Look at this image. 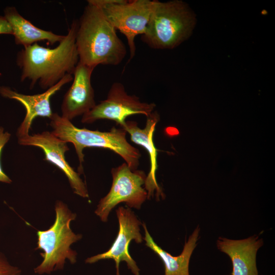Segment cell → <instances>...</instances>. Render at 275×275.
Instances as JSON below:
<instances>
[{"label":"cell","instance_id":"277c9868","mask_svg":"<svg viewBox=\"0 0 275 275\" xmlns=\"http://www.w3.org/2000/svg\"><path fill=\"white\" fill-rule=\"evenodd\" d=\"M51 132L66 143H72L79 161V172H82L84 161L83 150L87 147L107 149L119 155L132 170L138 169L141 153L139 150L127 141L126 131L113 127L109 131L91 130L75 127L71 122L57 113L50 118Z\"/></svg>","mask_w":275,"mask_h":275},{"label":"cell","instance_id":"5bb4252c","mask_svg":"<svg viewBox=\"0 0 275 275\" xmlns=\"http://www.w3.org/2000/svg\"><path fill=\"white\" fill-rule=\"evenodd\" d=\"M263 242L258 236L241 240L219 237L216 241L218 250L226 254L232 264V275H258L256 255Z\"/></svg>","mask_w":275,"mask_h":275},{"label":"cell","instance_id":"ba28073f","mask_svg":"<svg viewBox=\"0 0 275 275\" xmlns=\"http://www.w3.org/2000/svg\"><path fill=\"white\" fill-rule=\"evenodd\" d=\"M154 103L142 102L135 95L127 94L123 85L114 82L105 100L100 102L82 115L81 122L92 123L98 120L107 119L115 121L122 127L126 118L133 115L149 116L155 107Z\"/></svg>","mask_w":275,"mask_h":275},{"label":"cell","instance_id":"2e32d148","mask_svg":"<svg viewBox=\"0 0 275 275\" xmlns=\"http://www.w3.org/2000/svg\"><path fill=\"white\" fill-rule=\"evenodd\" d=\"M5 18L10 24L15 43L23 47L31 45L38 41H46L50 45L61 42L65 35L54 34L51 31L40 29L22 17L14 7H7Z\"/></svg>","mask_w":275,"mask_h":275},{"label":"cell","instance_id":"9a60e30c","mask_svg":"<svg viewBox=\"0 0 275 275\" xmlns=\"http://www.w3.org/2000/svg\"><path fill=\"white\" fill-rule=\"evenodd\" d=\"M142 226L145 231L143 239L145 241V245L156 254L162 261L164 266V275H189V260L193 251L197 246L200 228L198 226L188 240L185 241L181 254L173 256L155 243L145 223L142 224Z\"/></svg>","mask_w":275,"mask_h":275},{"label":"cell","instance_id":"6da1fadb","mask_svg":"<svg viewBox=\"0 0 275 275\" xmlns=\"http://www.w3.org/2000/svg\"><path fill=\"white\" fill-rule=\"evenodd\" d=\"M78 20H74L64 39L54 48L37 43L23 47L18 53L17 64L21 69V80L30 81L32 88L38 83L48 89L65 75H73L79 62L75 44Z\"/></svg>","mask_w":275,"mask_h":275},{"label":"cell","instance_id":"8992f818","mask_svg":"<svg viewBox=\"0 0 275 275\" xmlns=\"http://www.w3.org/2000/svg\"><path fill=\"white\" fill-rule=\"evenodd\" d=\"M99 7L116 30L126 37L129 50L128 62L135 54V38L146 30L152 10L150 0H90Z\"/></svg>","mask_w":275,"mask_h":275},{"label":"cell","instance_id":"30bf717a","mask_svg":"<svg viewBox=\"0 0 275 275\" xmlns=\"http://www.w3.org/2000/svg\"><path fill=\"white\" fill-rule=\"evenodd\" d=\"M18 143L23 146L41 148L45 155L44 159L55 165L65 174L74 193L82 198L89 197L87 186L79 174L65 159V153L69 150L67 143L48 131L18 138Z\"/></svg>","mask_w":275,"mask_h":275},{"label":"cell","instance_id":"e0dca14e","mask_svg":"<svg viewBox=\"0 0 275 275\" xmlns=\"http://www.w3.org/2000/svg\"><path fill=\"white\" fill-rule=\"evenodd\" d=\"M21 270L12 265L0 252V275H20Z\"/></svg>","mask_w":275,"mask_h":275},{"label":"cell","instance_id":"5b68a950","mask_svg":"<svg viewBox=\"0 0 275 275\" xmlns=\"http://www.w3.org/2000/svg\"><path fill=\"white\" fill-rule=\"evenodd\" d=\"M55 212L53 225L37 233V249L43 251L40 253L42 261L34 268L35 273L39 274L63 269L67 259L72 264L76 262L77 253L70 248L82 238L81 234H76L70 228V223L75 220L76 214L61 201L56 202Z\"/></svg>","mask_w":275,"mask_h":275},{"label":"cell","instance_id":"4fadbf2b","mask_svg":"<svg viewBox=\"0 0 275 275\" xmlns=\"http://www.w3.org/2000/svg\"><path fill=\"white\" fill-rule=\"evenodd\" d=\"M159 116L156 112H153L147 117L146 125L141 128L138 123L133 121H126L124 125L121 127L130 136L131 141L135 144L144 147L148 152L150 159V170L146 175L144 188L147 192V199L154 196L156 191V199L159 200V196L163 197L164 194L157 183L156 179V171L157 170V150L153 140L154 132Z\"/></svg>","mask_w":275,"mask_h":275},{"label":"cell","instance_id":"8fae6325","mask_svg":"<svg viewBox=\"0 0 275 275\" xmlns=\"http://www.w3.org/2000/svg\"><path fill=\"white\" fill-rule=\"evenodd\" d=\"M94 68L78 62L73 74V82L63 99L62 117L71 121L83 115L96 104L91 76Z\"/></svg>","mask_w":275,"mask_h":275},{"label":"cell","instance_id":"7c38bea8","mask_svg":"<svg viewBox=\"0 0 275 275\" xmlns=\"http://www.w3.org/2000/svg\"><path fill=\"white\" fill-rule=\"evenodd\" d=\"M73 78V75L67 74L44 92L36 95H25L13 91L7 87H0V93L2 96L20 102L26 110L25 117L17 129L18 138L29 134L33 120L36 117L51 118L53 114L50 103L51 97L64 85L72 81Z\"/></svg>","mask_w":275,"mask_h":275},{"label":"cell","instance_id":"ac0fdd59","mask_svg":"<svg viewBox=\"0 0 275 275\" xmlns=\"http://www.w3.org/2000/svg\"><path fill=\"white\" fill-rule=\"evenodd\" d=\"M11 134L8 132H4V129L0 126V157L3 147L10 139ZM0 182L11 183L12 180L4 172L1 167L0 160Z\"/></svg>","mask_w":275,"mask_h":275},{"label":"cell","instance_id":"52a82bcc","mask_svg":"<svg viewBox=\"0 0 275 275\" xmlns=\"http://www.w3.org/2000/svg\"><path fill=\"white\" fill-rule=\"evenodd\" d=\"M112 184L107 194L100 199L95 211L103 222L107 221L111 210L124 203L127 207L140 209L147 199L144 185L146 175L143 171L131 170L126 162L111 170Z\"/></svg>","mask_w":275,"mask_h":275},{"label":"cell","instance_id":"9c48e42d","mask_svg":"<svg viewBox=\"0 0 275 275\" xmlns=\"http://www.w3.org/2000/svg\"><path fill=\"white\" fill-rule=\"evenodd\" d=\"M119 230L113 244L106 252L88 258L86 263L92 264L104 259H113L116 263V275H120V262H126L127 267L134 275H140V268L129 252V245L131 240L141 243L143 238L140 233L142 223L131 209L128 207H119L116 210Z\"/></svg>","mask_w":275,"mask_h":275},{"label":"cell","instance_id":"7a4b0ae2","mask_svg":"<svg viewBox=\"0 0 275 275\" xmlns=\"http://www.w3.org/2000/svg\"><path fill=\"white\" fill-rule=\"evenodd\" d=\"M75 44L79 62L93 68L99 65H118L127 54L117 30L90 0L78 21Z\"/></svg>","mask_w":275,"mask_h":275},{"label":"cell","instance_id":"3957f363","mask_svg":"<svg viewBox=\"0 0 275 275\" xmlns=\"http://www.w3.org/2000/svg\"><path fill=\"white\" fill-rule=\"evenodd\" d=\"M196 23L194 12L180 0L153 1L150 19L141 40L155 49H172L191 35Z\"/></svg>","mask_w":275,"mask_h":275},{"label":"cell","instance_id":"d6986e66","mask_svg":"<svg viewBox=\"0 0 275 275\" xmlns=\"http://www.w3.org/2000/svg\"><path fill=\"white\" fill-rule=\"evenodd\" d=\"M0 34L13 35L12 28L4 16H0Z\"/></svg>","mask_w":275,"mask_h":275}]
</instances>
